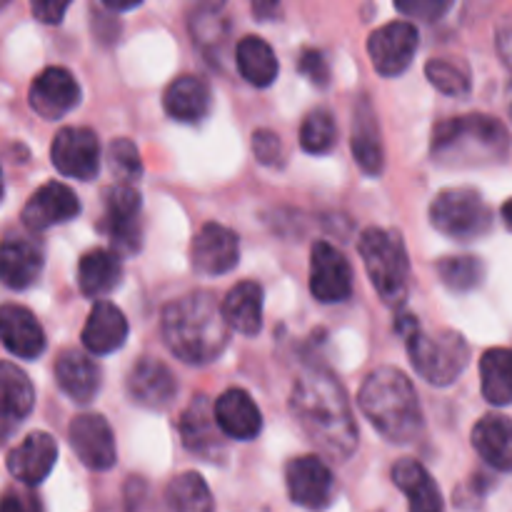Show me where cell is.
<instances>
[{
    "label": "cell",
    "mask_w": 512,
    "mask_h": 512,
    "mask_svg": "<svg viewBox=\"0 0 512 512\" xmlns=\"http://www.w3.org/2000/svg\"><path fill=\"white\" fill-rule=\"evenodd\" d=\"M290 413L303 433L335 460H348L358 448V425L348 393L323 368H310L295 380Z\"/></svg>",
    "instance_id": "6da1fadb"
},
{
    "label": "cell",
    "mask_w": 512,
    "mask_h": 512,
    "mask_svg": "<svg viewBox=\"0 0 512 512\" xmlns=\"http://www.w3.org/2000/svg\"><path fill=\"white\" fill-rule=\"evenodd\" d=\"M163 338L170 353L188 365H208L228 348L230 328L218 295L195 290L163 310Z\"/></svg>",
    "instance_id": "7a4b0ae2"
},
{
    "label": "cell",
    "mask_w": 512,
    "mask_h": 512,
    "mask_svg": "<svg viewBox=\"0 0 512 512\" xmlns=\"http://www.w3.org/2000/svg\"><path fill=\"white\" fill-rule=\"evenodd\" d=\"M358 405L388 443L408 445L423 435L425 418L418 393L398 368H378L363 380Z\"/></svg>",
    "instance_id": "3957f363"
},
{
    "label": "cell",
    "mask_w": 512,
    "mask_h": 512,
    "mask_svg": "<svg viewBox=\"0 0 512 512\" xmlns=\"http://www.w3.org/2000/svg\"><path fill=\"white\" fill-rule=\"evenodd\" d=\"M510 135L493 115L473 113L440 123L433 133V160L448 168H485L508 158Z\"/></svg>",
    "instance_id": "277c9868"
},
{
    "label": "cell",
    "mask_w": 512,
    "mask_h": 512,
    "mask_svg": "<svg viewBox=\"0 0 512 512\" xmlns=\"http://www.w3.org/2000/svg\"><path fill=\"white\" fill-rule=\"evenodd\" d=\"M358 248L380 300L390 308L403 305V300L408 298L410 260L400 233L390 228H368L360 235Z\"/></svg>",
    "instance_id": "5b68a950"
},
{
    "label": "cell",
    "mask_w": 512,
    "mask_h": 512,
    "mask_svg": "<svg viewBox=\"0 0 512 512\" xmlns=\"http://www.w3.org/2000/svg\"><path fill=\"white\" fill-rule=\"evenodd\" d=\"M408 358L415 373L428 380L430 385H453L463 375L470 360V345L455 330H438L423 333L418 323L408 333Z\"/></svg>",
    "instance_id": "8992f818"
},
{
    "label": "cell",
    "mask_w": 512,
    "mask_h": 512,
    "mask_svg": "<svg viewBox=\"0 0 512 512\" xmlns=\"http://www.w3.org/2000/svg\"><path fill=\"white\" fill-rule=\"evenodd\" d=\"M430 223L453 240H475L493 228V210L473 188H448L435 195Z\"/></svg>",
    "instance_id": "52a82bcc"
},
{
    "label": "cell",
    "mask_w": 512,
    "mask_h": 512,
    "mask_svg": "<svg viewBox=\"0 0 512 512\" xmlns=\"http://www.w3.org/2000/svg\"><path fill=\"white\" fill-rule=\"evenodd\" d=\"M105 213L100 230L110 238L115 253H138L143 243V223H140V193L133 185H113L103 193Z\"/></svg>",
    "instance_id": "ba28073f"
},
{
    "label": "cell",
    "mask_w": 512,
    "mask_h": 512,
    "mask_svg": "<svg viewBox=\"0 0 512 512\" xmlns=\"http://www.w3.org/2000/svg\"><path fill=\"white\" fill-rule=\"evenodd\" d=\"M418 50V28L408 20H393L380 25L368 38V55L373 68L385 78L405 73Z\"/></svg>",
    "instance_id": "9c48e42d"
},
{
    "label": "cell",
    "mask_w": 512,
    "mask_h": 512,
    "mask_svg": "<svg viewBox=\"0 0 512 512\" xmlns=\"http://www.w3.org/2000/svg\"><path fill=\"white\" fill-rule=\"evenodd\" d=\"M50 158L60 175L75 180H95L100 173V140L90 128H63L53 138Z\"/></svg>",
    "instance_id": "30bf717a"
},
{
    "label": "cell",
    "mask_w": 512,
    "mask_h": 512,
    "mask_svg": "<svg viewBox=\"0 0 512 512\" xmlns=\"http://www.w3.org/2000/svg\"><path fill=\"white\" fill-rule=\"evenodd\" d=\"M310 293L325 305L343 303L353 293V270L348 258L323 240L310 250Z\"/></svg>",
    "instance_id": "8fae6325"
},
{
    "label": "cell",
    "mask_w": 512,
    "mask_h": 512,
    "mask_svg": "<svg viewBox=\"0 0 512 512\" xmlns=\"http://www.w3.org/2000/svg\"><path fill=\"white\" fill-rule=\"evenodd\" d=\"M285 485L295 505L308 510H323L333 503V473L315 455L290 460L285 468Z\"/></svg>",
    "instance_id": "7c38bea8"
},
{
    "label": "cell",
    "mask_w": 512,
    "mask_h": 512,
    "mask_svg": "<svg viewBox=\"0 0 512 512\" xmlns=\"http://www.w3.org/2000/svg\"><path fill=\"white\" fill-rule=\"evenodd\" d=\"M70 448L78 455L80 463L90 470H110L118 460L113 430L103 415H78L68 430Z\"/></svg>",
    "instance_id": "4fadbf2b"
},
{
    "label": "cell",
    "mask_w": 512,
    "mask_h": 512,
    "mask_svg": "<svg viewBox=\"0 0 512 512\" xmlns=\"http://www.w3.org/2000/svg\"><path fill=\"white\" fill-rule=\"evenodd\" d=\"M240 240L220 223H205L193 238L190 263L203 275H225L238 265Z\"/></svg>",
    "instance_id": "5bb4252c"
},
{
    "label": "cell",
    "mask_w": 512,
    "mask_h": 512,
    "mask_svg": "<svg viewBox=\"0 0 512 512\" xmlns=\"http://www.w3.org/2000/svg\"><path fill=\"white\" fill-rule=\"evenodd\" d=\"M30 108L45 120H60L78 108L80 85L65 68H45L30 85Z\"/></svg>",
    "instance_id": "9a60e30c"
},
{
    "label": "cell",
    "mask_w": 512,
    "mask_h": 512,
    "mask_svg": "<svg viewBox=\"0 0 512 512\" xmlns=\"http://www.w3.org/2000/svg\"><path fill=\"white\" fill-rule=\"evenodd\" d=\"M80 215V200L65 183H45L30 195L23 208L25 228L40 233L53 225H63Z\"/></svg>",
    "instance_id": "2e32d148"
},
{
    "label": "cell",
    "mask_w": 512,
    "mask_h": 512,
    "mask_svg": "<svg viewBox=\"0 0 512 512\" xmlns=\"http://www.w3.org/2000/svg\"><path fill=\"white\" fill-rule=\"evenodd\" d=\"M128 395L133 403L148 410H165L178 395V380L168 365L143 358L128 375Z\"/></svg>",
    "instance_id": "e0dca14e"
},
{
    "label": "cell",
    "mask_w": 512,
    "mask_h": 512,
    "mask_svg": "<svg viewBox=\"0 0 512 512\" xmlns=\"http://www.w3.org/2000/svg\"><path fill=\"white\" fill-rule=\"evenodd\" d=\"M0 343L15 358H40L45 350L43 325L23 305H0Z\"/></svg>",
    "instance_id": "ac0fdd59"
},
{
    "label": "cell",
    "mask_w": 512,
    "mask_h": 512,
    "mask_svg": "<svg viewBox=\"0 0 512 512\" xmlns=\"http://www.w3.org/2000/svg\"><path fill=\"white\" fill-rule=\"evenodd\" d=\"M45 255L30 238H8L0 243V283L10 290H25L38 283Z\"/></svg>",
    "instance_id": "d6986e66"
},
{
    "label": "cell",
    "mask_w": 512,
    "mask_h": 512,
    "mask_svg": "<svg viewBox=\"0 0 512 512\" xmlns=\"http://www.w3.org/2000/svg\"><path fill=\"white\" fill-rule=\"evenodd\" d=\"M58 460V443L48 433H30L18 448L10 450L8 470L23 485H40Z\"/></svg>",
    "instance_id": "ffe728a7"
},
{
    "label": "cell",
    "mask_w": 512,
    "mask_h": 512,
    "mask_svg": "<svg viewBox=\"0 0 512 512\" xmlns=\"http://www.w3.org/2000/svg\"><path fill=\"white\" fill-rule=\"evenodd\" d=\"M213 418L220 433L233 440H253L263 428V415L245 390L230 388L215 400Z\"/></svg>",
    "instance_id": "44dd1931"
},
{
    "label": "cell",
    "mask_w": 512,
    "mask_h": 512,
    "mask_svg": "<svg viewBox=\"0 0 512 512\" xmlns=\"http://www.w3.org/2000/svg\"><path fill=\"white\" fill-rule=\"evenodd\" d=\"M180 438H183V445L190 453L200 455V458H208L210 463L225 450L223 433L215 425L213 408L208 405L205 395L193 398V403L180 415Z\"/></svg>",
    "instance_id": "7402d4cb"
},
{
    "label": "cell",
    "mask_w": 512,
    "mask_h": 512,
    "mask_svg": "<svg viewBox=\"0 0 512 512\" xmlns=\"http://www.w3.org/2000/svg\"><path fill=\"white\" fill-rule=\"evenodd\" d=\"M55 380L70 400L85 405L98 395L103 373L100 365L80 350H63L55 360Z\"/></svg>",
    "instance_id": "603a6c76"
},
{
    "label": "cell",
    "mask_w": 512,
    "mask_h": 512,
    "mask_svg": "<svg viewBox=\"0 0 512 512\" xmlns=\"http://www.w3.org/2000/svg\"><path fill=\"white\" fill-rule=\"evenodd\" d=\"M128 340V320L123 310L108 300H98L88 313L83 328V345L93 355H110L120 350Z\"/></svg>",
    "instance_id": "cb8c5ba5"
},
{
    "label": "cell",
    "mask_w": 512,
    "mask_h": 512,
    "mask_svg": "<svg viewBox=\"0 0 512 512\" xmlns=\"http://www.w3.org/2000/svg\"><path fill=\"white\" fill-rule=\"evenodd\" d=\"M165 113L178 123H200L208 118L213 108V93L210 85L198 75H183L173 80L163 95Z\"/></svg>",
    "instance_id": "d4e9b609"
},
{
    "label": "cell",
    "mask_w": 512,
    "mask_h": 512,
    "mask_svg": "<svg viewBox=\"0 0 512 512\" xmlns=\"http://www.w3.org/2000/svg\"><path fill=\"white\" fill-rule=\"evenodd\" d=\"M393 483L408 498L410 512H445L443 493L433 475L418 463V460H400L393 468Z\"/></svg>",
    "instance_id": "484cf974"
},
{
    "label": "cell",
    "mask_w": 512,
    "mask_h": 512,
    "mask_svg": "<svg viewBox=\"0 0 512 512\" xmlns=\"http://www.w3.org/2000/svg\"><path fill=\"white\" fill-rule=\"evenodd\" d=\"M230 330L240 335H258L263 328V288L255 280L235 285L220 303Z\"/></svg>",
    "instance_id": "4316f807"
},
{
    "label": "cell",
    "mask_w": 512,
    "mask_h": 512,
    "mask_svg": "<svg viewBox=\"0 0 512 512\" xmlns=\"http://www.w3.org/2000/svg\"><path fill=\"white\" fill-rule=\"evenodd\" d=\"M473 448L490 468L512 473V420L505 415H485L473 428Z\"/></svg>",
    "instance_id": "83f0119b"
},
{
    "label": "cell",
    "mask_w": 512,
    "mask_h": 512,
    "mask_svg": "<svg viewBox=\"0 0 512 512\" xmlns=\"http://www.w3.org/2000/svg\"><path fill=\"white\" fill-rule=\"evenodd\" d=\"M123 280V260L115 250L95 248L80 258L78 285L88 298H103L113 293Z\"/></svg>",
    "instance_id": "f1b7e54d"
},
{
    "label": "cell",
    "mask_w": 512,
    "mask_h": 512,
    "mask_svg": "<svg viewBox=\"0 0 512 512\" xmlns=\"http://www.w3.org/2000/svg\"><path fill=\"white\" fill-rule=\"evenodd\" d=\"M353 155L358 160V165L363 168V173L368 175H380L385 165V153H383V140H380L378 130V118L370 110L368 103H360V108L355 110L353 120Z\"/></svg>",
    "instance_id": "f546056e"
},
{
    "label": "cell",
    "mask_w": 512,
    "mask_h": 512,
    "mask_svg": "<svg viewBox=\"0 0 512 512\" xmlns=\"http://www.w3.org/2000/svg\"><path fill=\"white\" fill-rule=\"evenodd\" d=\"M235 63H238L240 75L255 88H268L278 78V58L275 50L258 35H245L235 48Z\"/></svg>",
    "instance_id": "4dcf8cb0"
},
{
    "label": "cell",
    "mask_w": 512,
    "mask_h": 512,
    "mask_svg": "<svg viewBox=\"0 0 512 512\" xmlns=\"http://www.w3.org/2000/svg\"><path fill=\"white\" fill-rule=\"evenodd\" d=\"M35 405L30 378L13 363H0V418L23 420Z\"/></svg>",
    "instance_id": "1f68e13d"
},
{
    "label": "cell",
    "mask_w": 512,
    "mask_h": 512,
    "mask_svg": "<svg viewBox=\"0 0 512 512\" xmlns=\"http://www.w3.org/2000/svg\"><path fill=\"white\" fill-rule=\"evenodd\" d=\"M480 388L490 405H512V350L493 348L480 358Z\"/></svg>",
    "instance_id": "d6a6232c"
},
{
    "label": "cell",
    "mask_w": 512,
    "mask_h": 512,
    "mask_svg": "<svg viewBox=\"0 0 512 512\" xmlns=\"http://www.w3.org/2000/svg\"><path fill=\"white\" fill-rule=\"evenodd\" d=\"M165 503L173 512H213V495L198 473H183L170 480Z\"/></svg>",
    "instance_id": "836d02e7"
},
{
    "label": "cell",
    "mask_w": 512,
    "mask_h": 512,
    "mask_svg": "<svg viewBox=\"0 0 512 512\" xmlns=\"http://www.w3.org/2000/svg\"><path fill=\"white\" fill-rule=\"evenodd\" d=\"M338 143V125L328 110L318 108L308 113V118L300 125V145L310 155H325Z\"/></svg>",
    "instance_id": "e575fe53"
},
{
    "label": "cell",
    "mask_w": 512,
    "mask_h": 512,
    "mask_svg": "<svg viewBox=\"0 0 512 512\" xmlns=\"http://www.w3.org/2000/svg\"><path fill=\"white\" fill-rule=\"evenodd\" d=\"M438 275L450 290L468 293V290L478 288L483 283L485 265L475 255H453V258L440 260Z\"/></svg>",
    "instance_id": "d590c367"
},
{
    "label": "cell",
    "mask_w": 512,
    "mask_h": 512,
    "mask_svg": "<svg viewBox=\"0 0 512 512\" xmlns=\"http://www.w3.org/2000/svg\"><path fill=\"white\" fill-rule=\"evenodd\" d=\"M425 75L440 93L455 95V98L470 93V70L460 60L433 58L425 65Z\"/></svg>",
    "instance_id": "8d00e7d4"
},
{
    "label": "cell",
    "mask_w": 512,
    "mask_h": 512,
    "mask_svg": "<svg viewBox=\"0 0 512 512\" xmlns=\"http://www.w3.org/2000/svg\"><path fill=\"white\" fill-rule=\"evenodd\" d=\"M108 168L120 185H135L143 175V160L133 140L118 138L108 148Z\"/></svg>",
    "instance_id": "74e56055"
},
{
    "label": "cell",
    "mask_w": 512,
    "mask_h": 512,
    "mask_svg": "<svg viewBox=\"0 0 512 512\" xmlns=\"http://www.w3.org/2000/svg\"><path fill=\"white\" fill-rule=\"evenodd\" d=\"M190 30H193V38L198 40L200 45H220L225 33H228V18H225L220 8L208 5V8H200L198 13L193 15Z\"/></svg>",
    "instance_id": "f35d334b"
},
{
    "label": "cell",
    "mask_w": 512,
    "mask_h": 512,
    "mask_svg": "<svg viewBox=\"0 0 512 512\" xmlns=\"http://www.w3.org/2000/svg\"><path fill=\"white\" fill-rule=\"evenodd\" d=\"M253 153L263 165H280L283 163V143L273 130H258L253 135Z\"/></svg>",
    "instance_id": "ab89813d"
},
{
    "label": "cell",
    "mask_w": 512,
    "mask_h": 512,
    "mask_svg": "<svg viewBox=\"0 0 512 512\" xmlns=\"http://www.w3.org/2000/svg\"><path fill=\"white\" fill-rule=\"evenodd\" d=\"M300 73H303L313 85L325 88L330 78L328 60H325V55L320 53V50H305V53L300 55Z\"/></svg>",
    "instance_id": "60d3db41"
},
{
    "label": "cell",
    "mask_w": 512,
    "mask_h": 512,
    "mask_svg": "<svg viewBox=\"0 0 512 512\" xmlns=\"http://www.w3.org/2000/svg\"><path fill=\"white\" fill-rule=\"evenodd\" d=\"M398 10L405 15H413V18L425 20V23H433L440 15L448 13L450 3H443V0H413V3H405V0H400Z\"/></svg>",
    "instance_id": "b9f144b4"
},
{
    "label": "cell",
    "mask_w": 512,
    "mask_h": 512,
    "mask_svg": "<svg viewBox=\"0 0 512 512\" xmlns=\"http://www.w3.org/2000/svg\"><path fill=\"white\" fill-rule=\"evenodd\" d=\"M0 512H43V503L25 490H8L0 498Z\"/></svg>",
    "instance_id": "7bdbcfd3"
},
{
    "label": "cell",
    "mask_w": 512,
    "mask_h": 512,
    "mask_svg": "<svg viewBox=\"0 0 512 512\" xmlns=\"http://www.w3.org/2000/svg\"><path fill=\"white\" fill-rule=\"evenodd\" d=\"M68 8H70L68 0H60V3H55V0H48V3H45V0H38V3L30 5V10H33L35 18L45 25H58L60 20H63L65 10Z\"/></svg>",
    "instance_id": "ee69618b"
},
{
    "label": "cell",
    "mask_w": 512,
    "mask_h": 512,
    "mask_svg": "<svg viewBox=\"0 0 512 512\" xmlns=\"http://www.w3.org/2000/svg\"><path fill=\"white\" fill-rule=\"evenodd\" d=\"M495 40H498L500 58H503L505 65H508V68L512 70V10L508 15H505L503 20H500L498 35H495Z\"/></svg>",
    "instance_id": "f6af8a7d"
},
{
    "label": "cell",
    "mask_w": 512,
    "mask_h": 512,
    "mask_svg": "<svg viewBox=\"0 0 512 512\" xmlns=\"http://www.w3.org/2000/svg\"><path fill=\"white\" fill-rule=\"evenodd\" d=\"M503 220H505V225L512 230V200H508V203L503 205Z\"/></svg>",
    "instance_id": "bcb514c9"
},
{
    "label": "cell",
    "mask_w": 512,
    "mask_h": 512,
    "mask_svg": "<svg viewBox=\"0 0 512 512\" xmlns=\"http://www.w3.org/2000/svg\"><path fill=\"white\" fill-rule=\"evenodd\" d=\"M5 195V185H3V170H0V200H3Z\"/></svg>",
    "instance_id": "7dc6e473"
},
{
    "label": "cell",
    "mask_w": 512,
    "mask_h": 512,
    "mask_svg": "<svg viewBox=\"0 0 512 512\" xmlns=\"http://www.w3.org/2000/svg\"><path fill=\"white\" fill-rule=\"evenodd\" d=\"M508 113H510V120H512V88H510V93H508Z\"/></svg>",
    "instance_id": "c3c4849f"
}]
</instances>
